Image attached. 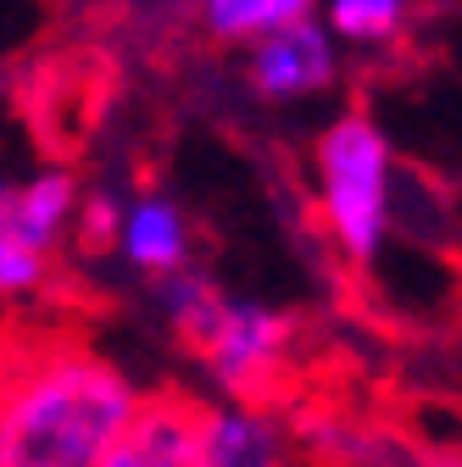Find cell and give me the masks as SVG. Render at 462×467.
I'll return each mask as SVG.
<instances>
[{"label":"cell","mask_w":462,"mask_h":467,"mask_svg":"<svg viewBox=\"0 0 462 467\" xmlns=\"http://www.w3.org/2000/svg\"><path fill=\"white\" fill-rule=\"evenodd\" d=\"M140 400L134 379L79 339L17 345L0 362V467H100Z\"/></svg>","instance_id":"6da1fadb"},{"label":"cell","mask_w":462,"mask_h":467,"mask_svg":"<svg viewBox=\"0 0 462 467\" xmlns=\"http://www.w3.org/2000/svg\"><path fill=\"white\" fill-rule=\"evenodd\" d=\"M318 217L345 267H373L395 228V145L368 111H345L312 145Z\"/></svg>","instance_id":"7a4b0ae2"},{"label":"cell","mask_w":462,"mask_h":467,"mask_svg":"<svg viewBox=\"0 0 462 467\" xmlns=\"http://www.w3.org/2000/svg\"><path fill=\"white\" fill-rule=\"evenodd\" d=\"M296 339H301V323L284 306H268L251 296H223L212 323L190 339V350L206 362L212 384L228 400L262 406L284 384V373H290Z\"/></svg>","instance_id":"3957f363"},{"label":"cell","mask_w":462,"mask_h":467,"mask_svg":"<svg viewBox=\"0 0 462 467\" xmlns=\"http://www.w3.org/2000/svg\"><path fill=\"white\" fill-rule=\"evenodd\" d=\"M251 89L273 106H290L307 95L334 89L340 78V39L323 28V17H296L251 45Z\"/></svg>","instance_id":"277c9868"},{"label":"cell","mask_w":462,"mask_h":467,"mask_svg":"<svg viewBox=\"0 0 462 467\" xmlns=\"http://www.w3.org/2000/svg\"><path fill=\"white\" fill-rule=\"evenodd\" d=\"M190 467H290V434L268 406H195Z\"/></svg>","instance_id":"5b68a950"},{"label":"cell","mask_w":462,"mask_h":467,"mask_svg":"<svg viewBox=\"0 0 462 467\" xmlns=\"http://www.w3.org/2000/svg\"><path fill=\"white\" fill-rule=\"evenodd\" d=\"M190 395H145L123 440L100 456V467H190V434H195Z\"/></svg>","instance_id":"8992f818"},{"label":"cell","mask_w":462,"mask_h":467,"mask_svg":"<svg viewBox=\"0 0 462 467\" xmlns=\"http://www.w3.org/2000/svg\"><path fill=\"white\" fill-rule=\"evenodd\" d=\"M118 251L134 273L167 278V273H184L190 267V217L179 212V201L167 195H134L123 201V228H118Z\"/></svg>","instance_id":"52a82bcc"},{"label":"cell","mask_w":462,"mask_h":467,"mask_svg":"<svg viewBox=\"0 0 462 467\" xmlns=\"http://www.w3.org/2000/svg\"><path fill=\"white\" fill-rule=\"evenodd\" d=\"M79 201H84V190H79V179H73L68 167H39L34 179H17V195H12V234H17L28 251L50 256L56 245L68 240V228H73V217H79Z\"/></svg>","instance_id":"ba28073f"},{"label":"cell","mask_w":462,"mask_h":467,"mask_svg":"<svg viewBox=\"0 0 462 467\" xmlns=\"http://www.w3.org/2000/svg\"><path fill=\"white\" fill-rule=\"evenodd\" d=\"M312 6L318 0H201V23L223 45H257L284 23L312 17Z\"/></svg>","instance_id":"9c48e42d"},{"label":"cell","mask_w":462,"mask_h":467,"mask_svg":"<svg viewBox=\"0 0 462 467\" xmlns=\"http://www.w3.org/2000/svg\"><path fill=\"white\" fill-rule=\"evenodd\" d=\"M223 296H228V289H223L212 273H195V267L167 273V278H156V289H151V301H156L162 323L179 334L184 345L212 323V312H217V301H223Z\"/></svg>","instance_id":"30bf717a"},{"label":"cell","mask_w":462,"mask_h":467,"mask_svg":"<svg viewBox=\"0 0 462 467\" xmlns=\"http://www.w3.org/2000/svg\"><path fill=\"white\" fill-rule=\"evenodd\" d=\"M323 28L345 45H390L407 28V0H323Z\"/></svg>","instance_id":"8fae6325"},{"label":"cell","mask_w":462,"mask_h":467,"mask_svg":"<svg viewBox=\"0 0 462 467\" xmlns=\"http://www.w3.org/2000/svg\"><path fill=\"white\" fill-rule=\"evenodd\" d=\"M12 195H17V179L0 172V301H17V296H34L50 273V256L28 251L17 234H12Z\"/></svg>","instance_id":"7c38bea8"},{"label":"cell","mask_w":462,"mask_h":467,"mask_svg":"<svg viewBox=\"0 0 462 467\" xmlns=\"http://www.w3.org/2000/svg\"><path fill=\"white\" fill-rule=\"evenodd\" d=\"M73 228H79L84 251H106V245H118V228H123V201H111L106 190L84 195V201H79V217H73Z\"/></svg>","instance_id":"4fadbf2b"},{"label":"cell","mask_w":462,"mask_h":467,"mask_svg":"<svg viewBox=\"0 0 462 467\" xmlns=\"http://www.w3.org/2000/svg\"><path fill=\"white\" fill-rule=\"evenodd\" d=\"M407 467H462V456H407Z\"/></svg>","instance_id":"5bb4252c"}]
</instances>
